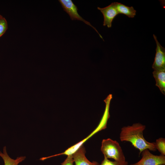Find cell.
<instances>
[{
  "instance_id": "cell-1",
  "label": "cell",
  "mask_w": 165,
  "mask_h": 165,
  "mask_svg": "<svg viewBox=\"0 0 165 165\" xmlns=\"http://www.w3.org/2000/svg\"><path fill=\"white\" fill-rule=\"evenodd\" d=\"M145 127V125L140 123L123 127L120 133V140L121 141L130 142L134 147L139 150V155L142 151L146 149L155 151L156 149L155 142H148L143 136V132Z\"/></svg>"
},
{
  "instance_id": "cell-9",
  "label": "cell",
  "mask_w": 165,
  "mask_h": 165,
  "mask_svg": "<svg viewBox=\"0 0 165 165\" xmlns=\"http://www.w3.org/2000/svg\"><path fill=\"white\" fill-rule=\"evenodd\" d=\"M0 156L3 160L4 165H18L26 158L25 156L18 157L15 159L11 158L7 152L6 146L3 148V152H0Z\"/></svg>"
},
{
  "instance_id": "cell-16",
  "label": "cell",
  "mask_w": 165,
  "mask_h": 165,
  "mask_svg": "<svg viewBox=\"0 0 165 165\" xmlns=\"http://www.w3.org/2000/svg\"><path fill=\"white\" fill-rule=\"evenodd\" d=\"M159 165H165V164H160Z\"/></svg>"
},
{
  "instance_id": "cell-3",
  "label": "cell",
  "mask_w": 165,
  "mask_h": 165,
  "mask_svg": "<svg viewBox=\"0 0 165 165\" xmlns=\"http://www.w3.org/2000/svg\"><path fill=\"white\" fill-rule=\"evenodd\" d=\"M64 10L69 15L72 20H79L83 22L86 24L90 26L97 32L100 37L103 39L102 37L99 33L96 28L93 26L88 21L85 20L82 17L78 12V9L77 6L71 0H59Z\"/></svg>"
},
{
  "instance_id": "cell-4",
  "label": "cell",
  "mask_w": 165,
  "mask_h": 165,
  "mask_svg": "<svg viewBox=\"0 0 165 165\" xmlns=\"http://www.w3.org/2000/svg\"><path fill=\"white\" fill-rule=\"evenodd\" d=\"M142 158L138 162L130 165H159L165 164V156L153 154L147 149L141 152Z\"/></svg>"
},
{
  "instance_id": "cell-5",
  "label": "cell",
  "mask_w": 165,
  "mask_h": 165,
  "mask_svg": "<svg viewBox=\"0 0 165 165\" xmlns=\"http://www.w3.org/2000/svg\"><path fill=\"white\" fill-rule=\"evenodd\" d=\"M153 36L156 44V53L154 61L152 67L154 70H165V49L158 41L156 37Z\"/></svg>"
},
{
  "instance_id": "cell-12",
  "label": "cell",
  "mask_w": 165,
  "mask_h": 165,
  "mask_svg": "<svg viewBox=\"0 0 165 165\" xmlns=\"http://www.w3.org/2000/svg\"><path fill=\"white\" fill-rule=\"evenodd\" d=\"M127 161H111L105 157L101 164L99 165H128Z\"/></svg>"
},
{
  "instance_id": "cell-10",
  "label": "cell",
  "mask_w": 165,
  "mask_h": 165,
  "mask_svg": "<svg viewBox=\"0 0 165 165\" xmlns=\"http://www.w3.org/2000/svg\"><path fill=\"white\" fill-rule=\"evenodd\" d=\"M116 3L119 14H124L130 18H133L136 15V11L133 6L129 7L120 3Z\"/></svg>"
},
{
  "instance_id": "cell-13",
  "label": "cell",
  "mask_w": 165,
  "mask_h": 165,
  "mask_svg": "<svg viewBox=\"0 0 165 165\" xmlns=\"http://www.w3.org/2000/svg\"><path fill=\"white\" fill-rule=\"evenodd\" d=\"M8 24L4 17L0 19V37L6 32L8 29Z\"/></svg>"
},
{
  "instance_id": "cell-11",
  "label": "cell",
  "mask_w": 165,
  "mask_h": 165,
  "mask_svg": "<svg viewBox=\"0 0 165 165\" xmlns=\"http://www.w3.org/2000/svg\"><path fill=\"white\" fill-rule=\"evenodd\" d=\"M156 149L160 153L161 155H165V139L163 138H160L156 140L155 142Z\"/></svg>"
},
{
  "instance_id": "cell-7",
  "label": "cell",
  "mask_w": 165,
  "mask_h": 165,
  "mask_svg": "<svg viewBox=\"0 0 165 165\" xmlns=\"http://www.w3.org/2000/svg\"><path fill=\"white\" fill-rule=\"evenodd\" d=\"M86 151L83 145H81L72 154L75 165H99L96 161L91 162L85 156Z\"/></svg>"
},
{
  "instance_id": "cell-14",
  "label": "cell",
  "mask_w": 165,
  "mask_h": 165,
  "mask_svg": "<svg viewBox=\"0 0 165 165\" xmlns=\"http://www.w3.org/2000/svg\"><path fill=\"white\" fill-rule=\"evenodd\" d=\"M74 161L72 154L68 155L67 158L61 163V165H74Z\"/></svg>"
},
{
  "instance_id": "cell-15",
  "label": "cell",
  "mask_w": 165,
  "mask_h": 165,
  "mask_svg": "<svg viewBox=\"0 0 165 165\" xmlns=\"http://www.w3.org/2000/svg\"><path fill=\"white\" fill-rule=\"evenodd\" d=\"M3 17L0 14V19L2 18Z\"/></svg>"
},
{
  "instance_id": "cell-2",
  "label": "cell",
  "mask_w": 165,
  "mask_h": 165,
  "mask_svg": "<svg viewBox=\"0 0 165 165\" xmlns=\"http://www.w3.org/2000/svg\"><path fill=\"white\" fill-rule=\"evenodd\" d=\"M101 150L104 157L112 158L115 161H124L125 157L119 143L110 138L103 139Z\"/></svg>"
},
{
  "instance_id": "cell-8",
  "label": "cell",
  "mask_w": 165,
  "mask_h": 165,
  "mask_svg": "<svg viewBox=\"0 0 165 165\" xmlns=\"http://www.w3.org/2000/svg\"><path fill=\"white\" fill-rule=\"evenodd\" d=\"M153 76L156 81V85L159 88L162 93L165 94V70H154Z\"/></svg>"
},
{
  "instance_id": "cell-6",
  "label": "cell",
  "mask_w": 165,
  "mask_h": 165,
  "mask_svg": "<svg viewBox=\"0 0 165 165\" xmlns=\"http://www.w3.org/2000/svg\"><path fill=\"white\" fill-rule=\"evenodd\" d=\"M97 8L101 11L103 15V26H107L108 28H111L113 19L119 14L116 8V2L112 3L104 8L98 7Z\"/></svg>"
}]
</instances>
